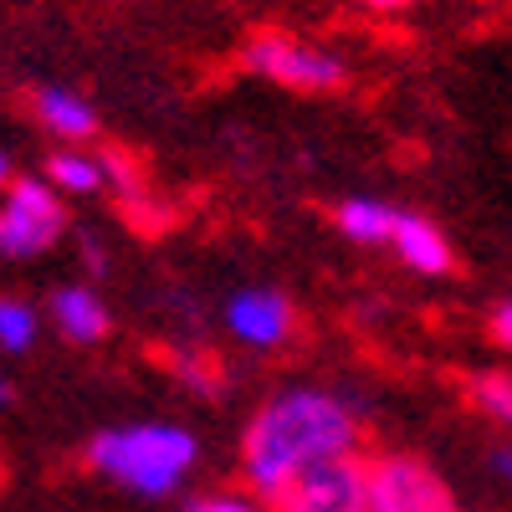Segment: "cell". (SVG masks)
Wrapping results in <instances>:
<instances>
[{
  "mask_svg": "<svg viewBox=\"0 0 512 512\" xmlns=\"http://www.w3.org/2000/svg\"><path fill=\"white\" fill-rule=\"evenodd\" d=\"M364 456V425L359 410L318 384H292V390L272 395L251 410L241 431V487L251 497H262L267 507L313 466Z\"/></svg>",
  "mask_w": 512,
  "mask_h": 512,
  "instance_id": "obj_1",
  "label": "cell"
},
{
  "mask_svg": "<svg viewBox=\"0 0 512 512\" xmlns=\"http://www.w3.org/2000/svg\"><path fill=\"white\" fill-rule=\"evenodd\" d=\"M200 461V441L175 420H128L88 441V466L134 497H169Z\"/></svg>",
  "mask_w": 512,
  "mask_h": 512,
  "instance_id": "obj_2",
  "label": "cell"
},
{
  "mask_svg": "<svg viewBox=\"0 0 512 512\" xmlns=\"http://www.w3.org/2000/svg\"><path fill=\"white\" fill-rule=\"evenodd\" d=\"M67 236V205L47 175H16L0 195V256L31 262Z\"/></svg>",
  "mask_w": 512,
  "mask_h": 512,
  "instance_id": "obj_3",
  "label": "cell"
},
{
  "mask_svg": "<svg viewBox=\"0 0 512 512\" xmlns=\"http://www.w3.org/2000/svg\"><path fill=\"white\" fill-rule=\"evenodd\" d=\"M369 466V512H461L456 492L431 461L410 451H374Z\"/></svg>",
  "mask_w": 512,
  "mask_h": 512,
  "instance_id": "obj_4",
  "label": "cell"
},
{
  "mask_svg": "<svg viewBox=\"0 0 512 512\" xmlns=\"http://www.w3.org/2000/svg\"><path fill=\"white\" fill-rule=\"evenodd\" d=\"M241 67L256 72V77H272V82H287V88H303V93H328L344 82V62L333 52H318V47H303L292 36H251L241 47Z\"/></svg>",
  "mask_w": 512,
  "mask_h": 512,
  "instance_id": "obj_5",
  "label": "cell"
},
{
  "mask_svg": "<svg viewBox=\"0 0 512 512\" xmlns=\"http://www.w3.org/2000/svg\"><path fill=\"white\" fill-rule=\"evenodd\" d=\"M272 512H369V466L364 456L313 466L308 477H297Z\"/></svg>",
  "mask_w": 512,
  "mask_h": 512,
  "instance_id": "obj_6",
  "label": "cell"
},
{
  "mask_svg": "<svg viewBox=\"0 0 512 512\" xmlns=\"http://www.w3.org/2000/svg\"><path fill=\"white\" fill-rule=\"evenodd\" d=\"M226 328L246 349H282L292 338V303L277 287H241L226 297Z\"/></svg>",
  "mask_w": 512,
  "mask_h": 512,
  "instance_id": "obj_7",
  "label": "cell"
},
{
  "mask_svg": "<svg viewBox=\"0 0 512 512\" xmlns=\"http://www.w3.org/2000/svg\"><path fill=\"white\" fill-rule=\"evenodd\" d=\"M52 323H57V333L67 338V344L93 349V344H103V338H108L113 313H108V303H103L93 287L72 282V287H57L52 292Z\"/></svg>",
  "mask_w": 512,
  "mask_h": 512,
  "instance_id": "obj_8",
  "label": "cell"
},
{
  "mask_svg": "<svg viewBox=\"0 0 512 512\" xmlns=\"http://www.w3.org/2000/svg\"><path fill=\"white\" fill-rule=\"evenodd\" d=\"M31 113L36 123L47 128V134H57L62 144H82L98 134V113L93 103L72 93V88H57V82H41V88H31Z\"/></svg>",
  "mask_w": 512,
  "mask_h": 512,
  "instance_id": "obj_9",
  "label": "cell"
},
{
  "mask_svg": "<svg viewBox=\"0 0 512 512\" xmlns=\"http://www.w3.org/2000/svg\"><path fill=\"white\" fill-rule=\"evenodd\" d=\"M390 251L400 256V262H405L415 277H446V272L456 267V256H451V241H446V231H441L436 221L415 216V210H405V216H400V231H395Z\"/></svg>",
  "mask_w": 512,
  "mask_h": 512,
  "instance_id": "obj_10",
  "label": "cell"
},
{
  "mask_svg": "<svg viewBox=\"0 0 512 512\" xmlns=\"http://www.w3.org/2000/svg\"><path fill=\"white\" fill-rule=\"evenodd\" d=\"M400 216L405 210H395L390 200H374V195H349V200L333 205L338 231H344L349 241H359V246H390L395 231H400Z\"/></svg>",
  "mask_w": 512,
  "mask_h": 512,
  "instance_id": "obj_11",
  "label": "cell"
},
{
  "mask_svg": "<svg viewBox=\"0 0 512 512\" xmlns=\"http://www.w3.org/2000/svg\"><path fill=\"white\" fill-rule=\"evenodd\" d=\"M113 175V159H98L88 149H57L47 159V180L62 190V195H98Z\"/></svg>",
  "mask_w": 512,
  "mask_h": 512,
  "instance_id": "obj_12",
  "label": "cell"
},
{
  "mask_svg": "<svg viewBox=\"0 0 512 512\" xmlns=\"http://www.w3.org/2000/svg\"><path fill=\"white\" fill-rule=\"evenodd\" d=\"M461 390L482 415H492L502 431H512V369H477V374H466Z\"/></svg>",
  "mask_w": 512,
  "mask_h": 512,
  "instance_id": "obj_13",
  "label": "cell"
},
{
  "mask_svg": "<svg viewBox=\"0 0 512 512\" xmlns=\"http://www.w3.org/2000/svg\"><path fill=\"white\" fill-rule=\"evenodd\" d=\"M36 333H41V313L26 297H0V349L16 359L36 344Z\"/></svg>",
  "mask_w": 512,
  "mask_h": 512,
  "instance_id": "obj_14",
  "label": "cell"
},
{
  "mask_svg": "<svg viewBox=\"0 0 512 512\" xmlns=\"http://www.w3.org/2000/svg\"><path fill=\"white\" fill-rule=\"evenodd\" d=\"M169 369H175L190 390H200V395H221V384H226L210 354H169Z\"/></svg>",
  "mask_w": 512,
  "mask_h": 512,
  "instance_id": "obj_15",
  "label": "cell"
},
{
  "mask_svg": "<svg viewBox=\"0 0 512 512\" xmlns=\"http://www.w3.org/2000/svg\"><path fill=\"white\" fill-rule=\"evenodd\" d=\"M185 512H272V507L241 487V492H200L195 502H185Z\"/></svg>",
  "mask_w": 512,
  "mask_h": 512,
  "instance_id": "obj_16",
  "label": "cell"
},
{
  "mask_svg": "<svg viewBox=\"0 0 512 512\" xmlns=\"http://www.w3.org/2000/svg\"><path fill=\"white\" fill-rule=\"evenodd\" d=\"M487 333L497 338V349H507V354H512V297H502V303L487 313Z\"/></svg>",
  "mask_w": 512,
  "mask_h": 512,
  "instance_id": "obj_17",
  "label": "cell"
},
{
  "mask_svg": "<svg viewBox=\"0 0 512 512\" xmlns=\"http://www.w3.org/2000/svg\"><path fill=\"white\" fill-rule=\"evenodd\" d=\"M492 466H497V477L512 482V446H497V451H492Z\"/></svg>",
  "mask_w": 512,
  "mask_h": 512,
  "instance_id": "obj_18",
  "label": "cell"
},
{
  "mask_svg": "<svg viewBox=\"0 0 512 512\" xmlns=\"http://www.w3.org/2000/svg\"><path fill=\"white\" fill-rule=\"evenodd\" d=\"M364 6H379V11H400V6H410V0H364Z\"/></svg>",
  "mask_w": 512,
  "mask_h": 512,
  "instance_id": "obj_19",
  "label": "cell"
}]
</instances>
